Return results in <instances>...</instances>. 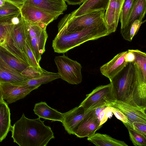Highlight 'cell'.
Listing matches in <instances>:
<instances>
[{"label": "cell", "instance_id": "cell-9", "mask_svg": "<svg viewBox=\"0 0 146 146\" xmlns=\"http://www.w3.org/2000/svg\"><path fill=\"white\" fill-rule=\"evenodd\" d=\"M133 63L135 73L132 86V98L138 108L146 111V76L137 63Z\"/></svg>", "mask_w": 146, "mask_h": 146}, {"label": "cell", "instance_id": "cell-29", "mask_svg": "<svg viewBox=\"0 0 146 146\" xmlns=\"http://www.w3.org/2000/svg\"><path fill=\"white\" fill-rule=\"evenodd\" d=\"M135 56L134 62L140 67L144 75L146 76V54L138 49H130Z\"/></svg>", "mask_w": 146, "mask_h": 146}, {"label": "cell", "instance_id": "cell-14", "mask_svg": "<svg viewBox=\"0 0 146 146\" xmlns=\"http://www.w3.org/2000/svg\"><path fill=\"white\" fill-rule=\"evenodd\" d=\"M146 12V0H134L132 7L124 28L120 30L121 36L125 40L131 41L130 31L131 26L136 20L142 22Z\"/></svg>", "mask_w": 146, "mask_h": 146}, {"label": "cell", "instance_id": "cell-18", "mask_svg": "<svg viewBox=\"0 0 146 146\" xmlns=\"http://www.w3.org/2000/svg\"><path fill=\"white\" fill-rule=\"evenodd\" d=\"M11 36L14 46L22 54L28 63L24 47L27 35L25 21L22 16L19 22L14 25L11 32Z\"/></svg>", "mask_w": 146, "mask_h": 146}, {"label": "cell", "instance_id": "cell-19", "mask_svg": "<svg viewBox=\"0 0 146 146\" xmlns=\"http://www.w3.org/2000/svg\"><path fill=\"white\" fill-rule=\"evenodd\" d=\"M33 111L35 114L40 118L62 123L64 119L63 113L51 108L45 102H41L36 104Z\"/></svg>", "mask_w": 146, "mask_h": 146}, {"label": "cell", "instance_id": "cell-20", "mask_svg": "<svg viewBox=\"0 0 146 146\" xmlns=\"http://www.w3.org/2000/svg\"><path fill=\"white\" fill-rule=\"evenodd\" d=\"M28 79L9 66L0 58V83L20 82Z\"/></svg>", "mask_w": 146, "mask_h": 146}, {"label": "cell", "instance_id": "cell-4", "mask_svg": "<svg viewBox=\"0 0 146 146\" xmlns=\"http://www.w3.org/2000/svg\"><path fill=\"white\" fill-rule=\"evenodd\" d=\"M105 11H93L71 18V13L65 15L58 25V33H70L80 31L91 25L104 21Z\"/></svg>", "mask_w": 146, "mask_h": 146}, {"label": "cell", "instance_id": "cell-3", "mask_svg": "<svg viewBox=\"0 0 146 146\" xmlns=\"http://www.w3.org/2000/svg\"><path fill=\"white\" fill-rule=\"evenodd\" d=\"M134 73L133 64L128 63L110 82L112 84L114 99L138 108L132 97V86Z\"/></svg>", "mask_w": 146, "mask_h": 146}, {"label": "cell", "instance_id": "cell-21", "mask_svg": "<svg viewBox=\"0 0 146 146\" xmlns=\"http://www.w3.org/2000/svg\"><path fill=\"white\" fill-rule=\"evenodd\" d=\"M110 0H86L71 13V18L77 17L96 11L106 10Z\"/></svg>", "mask_w": 146, "mask_h": 146}, {"label": "cell", "instance_id": "cell-23", "mask_svg": "<svg viewBox=\"0 0 146 146\" xmlns=\"http://www.w3.org/2000/svg\"><path fill=\"white\" fill-rule=\"evenodd\" d=\"M10 109L3 100L0 102V142L7 136L11 127Z\"/></svg>", "mask_w": 146, "mask_h": 146}, {"label": "cell", "instance_id": "cell-34", "mask_svg": "<svg viewBox=\"0 0 146 146\" xmlns=\"http://www.w3.org/2000/svg\"><path fill=\"white\" fill-rule=\"evenodd\" d=\"M146 20L142 22L139 20L135 21L132 25L130 31V38L131 41L133 39V37L137 34L141 26L145 23Z\"/></svg>", "mask_w": 146, "mask_h": 146}, {"label": "cell", "instance_id": "cell-16", "mask_svg": "<svg viewBox=\"0 0 146 146\" xmlns=\"http://www.w3.org/2000/svg\"><path fill=\"white\" fill-rule=\"evenodd\" d=\"M21 17V13L0 17V45L6 48L8 47L11 42V33L13 27Z\"/></svg>", "mask_w": 146, "mask_h": 146}, {"label": "cell", "instance_id": "cell-30", "mask_svg": "<svg viewBox=\"0 0 146 146\" xmlns=\"http://www.w3.org/2000/svg\"><path fill=\"white\" fill-rule=\"evenodd\" d=\"M24 47L25 53L29 65L35 67H40L39 64L37 62L35 58L27 36Z\"/></svg>", "mask_w": 146, "mask_h": 146}, {"label": "cell", "instance_id": "cell-36", "mask_svg": "<svg viewBox=\"0 0 146 146\" xmlns=\"http://www.w3.org/2000/svg\"><path fill=\"white\" fill-rule=\"evenodd\" d=\"M109 107L112 113L118 119L121 121L123 123H128L127 117L122 112L114 108Z\"/></svg>", "mask_w": 146, "mask_h": 146}, {"label": "cell", "instance_id": "cell-28", "mask_svg": "<svg viewBox=\"0 0 146 146\" xmlns=\"http://www.w3.org/2000/svg\"><path fill=\"white\" fill-rule=\"evenodd\" d=\"M123 124L128 130L130 140L134 145H146V137L134 130L131 126L126 123Z\"/></svg>", "mask_w": 146, "mask_h": 146}, {"label": "cell", "instance_id": "cell-39", "mask_svg": "<svg viewBox=\"0 0 146 146\" xmlns=\"http://www.w3.org/2000/svg\"><path fill=\"white\" fill-rule=\"evenodd\" d=\"M69 5H76L83 3L86 0H64Z\"/></svg>", "mask_w": 146, "mask_h": 146}, {"label": "cell", "instance_id": "cell-5", "mask_svg": "<svg viewBox=\"0 0 146 146\" xmlns=\"http://www.w3.org/2000/svg\"><path fill=\"white\" fill-rule=\"evenodd\" d=\"M24 21L27 37L35 58L39 64L41 56L45 50V45L48 37L46 30L47 25L43 23Z\"/></svg>", "mask_w": 146, "mask_h": 146}, {"label": "cell", "instance_id": "cell-38", "mask_svg": "<svg viewBox=\"0 0 146 146\" xmlns=\"http://www.w3.org/2000/svg\"><path fill=\"white\" fill-rule=\"evenodd\" d=\"M16 6L21 9L25 0H5Z\"/></svg>", "mask_w": 146, "mask_h": 146}, {"label": "cell", "instance_id": "cell-15", "mask_svg": "<svg viewBox=\"0 0 146 146\" xmlns=\"http://www.w3.org/2000/svg\"><path fill=\"white\" fill-rule=\"evenodd\" d=\"M125 0H110L105 11L104 22L110 34L117 29L120 11Z\"/></svg>", "mask_w": 146, "mask_h": 146}, {"label": "cell", "instance_id": "cell-32", "mask_svg": "<svg viewBox=\"0 0 146 146\" xmlns=\"http://www.w3.org/2000/svg\"><path fill=\"white\" fill-rule=\"evenodd\" d=\"M44 70L40 67H36L29 66L26 68L21 74L29 79L40 74L43 72Z\"/></svg>", "mask_w": 146, "mask_h": 146}, {"label": "cell", "instance_id": "cell-8", "mask_svg": "<svg viewBox=\"0 0 146 146\" xmlns=\"http://www.w3.org/2000/svg\"><path fill=\"white\" fill-rule=\"evenodd\" d=\"M104 100L106 106L114 108L120 111L127 117L128 122L125 123L132 125L134 121L146 123L145 110L113 98L106 97Z\"/></svg>", "mask_w": 146, "mask_h": 146}, {"label": "cell", "instance_id": "cell-40", "mask_svg": "<svg viewBox=\"0 0 146 146\" xmlns=\"http://www.w3.org/2000/svg\"><path fill=\"white\" fill-rule=\"evenodd\" d=\"M4 100L2 89L0 86V102H1Z\"/></svg>", "mask_w": 146, "mask_h": 146}, {"label": "cell", "instance_id": "cell-10", "mask_svg": "<svg viewBox=\"0 0 146 146\" xmlns=\"http://www.w3.org/2000/svg\"><path fill=\"white\" fill-rule=\"evenodd\" d=\"M106 97L113 98L111 82L96 87L91 93L86 95L85 99L79 106L87 110L97 106L105 105L104 98Z\"/></svg>", "mask_w": 146, "mask_h": 146}, {"label": "cell", "instance_id": "cell-24", "mask_svg": "<svg viewBox=\"0 0 146 146\" xmlns=\"http://www.w3.org/2000/svg\"><path fill=\"white\" fill-rule=\"evenodd\" d=\"M0 58L11 67L21 73L30 66L27 63L19 58L1 45Z\"/></svg>", "mask_w": 146, "mask_h": 146}, {"label": "cell", "instance_id": "cell-12", "mask_svg": "<svg viewBox=\"0 0 146 146\" xmlns=\"http://www.w3.org/2000/svg\"><path fill=\"white\" fill-rule=\"evenodd\" d=\"M40 86H29L14 84L10 83H0L3 99L9 104L24 98Z\"/></svg>", "mask_w": 146, "mask_h": 146}, {"label": "cell", "instance_id": "cell-33", "mask_svg": "<svg viewBox=\"0 0 146 146\" xmlns=\"http://www.w3.org/2000/svg\"><path fill=\"white\" fill-rule=\"evenodd\" d=\"M112 113L110 108L108 106H105L100 111L98 116L100 122V125L102 126L109 118L111 117Z\"/></svg>", "mask_w": 146, "mask_h": 146}, {"label": "cell", "instance_id": "cell-26", "mask_svg": "<svg viewBox=\"0 0 146 146\" xmlns=\"http://www.w3.org/2000/svg\"><path fill=\"white\" fill-rule=\"evenodd\" d=\"M87 140L97 146H128L124 142L112 138L110 135L96 133Z\"/></svg>", "mask_w": 146, "mask_h": 146}, {"label": "cell", "instance_id": "cell-27", "mask_svg": "<svg viewBox=\"0 0 146 146\" xmlns=\"http://www.w3.org/2000/svg\"><path fill=\"white\" fill-rule=\"evenodd\" d=\"M134 0H125L120 11L119 19L121 29L125 27L130 13Z\"/></svg>", "mask_w": 146, "mask_h": 146}, {"label": "cell", "instance_id": "cell-1", "mask_svg": "<svg viewBox=\"0 0 146 146\" xmlns=\"http://www.w3.org/2000/svg\"><path fill=\"white\" fill-rule=\"evenodd\" d=\"M10 131L13 142L20 146H46L55 138L50 127L45 125L40 118L29 119L24 113Z\"/></svg>", "mask_w": 146, "mask_h": 146}, {"label": "cell", "instance_id": "cell-13", "mask_svg": "<svg viewBox=\"0 0 146 146\" xmlns=\"http://www.w3.org/2000/svg\"><path fill=\"white\" fill-rule=\"evenodd\" d=\"M101 106H97L86 110L79 106L63 113L64 119L62 123L65 129L69 134L73 135V129L83 118L91 111Z\"/></svg>", "mask_w": 146, "mask_h": 146}, {"label": "cell", "instance_id": "cell-11", "mask_svg": "<svg viewBox=\"0 0 146 146\" xmlns=\"http://www.w3.org/2000/svg\"><path fill=\"white\" fill-rule=\"evenodd\" d=\"M95 110L88 113L77 125L73 130V135L80 138L90 137L102 127Z\"/></svg>", "mask_w": 146, "mask_h": 146}, {"label": "cell", "instance_id": "cell-25", "mask_svg": "<svg viewBox=\"0 0 146 146\" xmlns=\"http://www.w3.org/2000/svg\"><path fill=\"white\" fill-rule=\"evenodd\" d=\"M59 78L60 77L58 72H49L44 70L42 73L33 78L22 82L12 83L16 85L29 86L41 85Z\"/></svg>", "mask_w": 146, "mask_h": 146}, {"label": "cell", "instance_id": "cell-22", "mask_svg": "<svg viewBox=\"0 0 146 146\" xmlns=\"http://www.w3.org/2000/svg\"><path fill=\"white\" fill-rule=\"evenodd\" d=\"M24 3L53 12L63 13L67 8L64 0H25Z\"/></svg>", "mask_w": 146, "mask_h": 146}, {"label": "cell", "instance_id": "cell-31", "mask_svg": "<svg viewBox=\"0 0 146 146\" xmlns=\"http://www.w3.org/2000/svg\"><path fill=\"white\" fill-rule=\"evenodd\" d=\"M20 13V9L7 1L4 4L0 6V17L17 14Z\"/></svg>", "mask_w": 146, "mask_h": 146}, {"label": "cell", "instance_id": "cell-7", "mask_svg": "<svg viewBox=\"0 0 146 146\" xmlns=\"http://www.w3.org/2000/svg\"><path fill=\"white\" fill-rule=\"evenodd\" d=\"M20 11L25 20L35 23H43L47 26L63 13L47 11L26 3H24Z\"/></svg>", "mask_w": 146, "mask_h": 146}, {"label": "cell", "instance_id": "cell-37", "mask_svg": "<svg viewBox=\"0 0 146 146\" xmlns=\"http://www.w3.org/2000/svg\"><path fill=\"white\" fill-rule=\"evenodd\" d=\"M125 61L127 63H133L135 59V56L134 54L130 49L127 51L125 56Z\"/></svg>", "mask_w": 146, "mask_h": 146}, {"label": "cell", "instance_id": "cell-35", "mask_svg": "<svg viewBox=\"0 0 146 146\" xmlns=\"http://www.w3.org/2000/svg\"><path fill=\"white\" fill-rule=\"evenodd\" d=\"M131 126L134 130L146 137V123L134 121Z\"/></svg>", "mask_w": 146, "mask_h": 146}, {"label": "cell", "instance_id": "cell-2", "mask_svg": "<svg viewBox=\"0 0 146 146\" xmlns=\"http://www.w3.org/2000/svg\"><path fill=\"white\" fill-rule=\"evenodd\" d=\"M110 34L104 21L79 31L58 33L52 41V46L55 52L64 53L88 41Z\"/></svg>", "mask_w": 146, "mask_h": 146}, {"label": "cell", "instance_id": "cell-6", "mask_svg": "<svg viewBox=\"0 0 146 146\" xmlns=\"http://www.w3.org/2000/svg\"><path fill=\"white\" fill-rule=\"evenodd\" d=\"M54 61L60 78L72 84H78L82 81L81 64L64 54L56 56Z\"/></svg>", "mask_w": 146, "mask_h": 146}, {"label": "cell", "instance_id": "cell-17", "mask_svg": "<svg viewBox=\"0 0 146 146\" xmlns=\"http://www.w3.org/2000/svg\"><path fill=\"white\" fill-rule=\"evenodd\" d=\"M126 52L124 51L118 54L110 60L100 67L101 73L107 78L110 82L128 64L125 59Z\"/></svg>", "mask_w": 146, "mask_h": 146}]
</instances>
